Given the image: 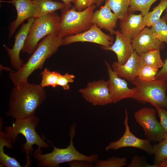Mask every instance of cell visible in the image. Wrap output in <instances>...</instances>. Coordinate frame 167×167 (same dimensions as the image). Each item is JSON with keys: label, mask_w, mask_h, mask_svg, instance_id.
<instances>
[{"label": "cell", "mask_w": 167, "mask_h": 167, "mask_svg": "<svg viewBox=\"0 0 167 167\" xmlns=\"http://www.w3.org/2000/svg\"><path fill=\"white\" fill-rule=\"evenodd\" d=\"M39 120L35 115L15 120L12 125L6 126L5 132L12 141L15 142L18 135L21 134L25 138L26 143L22 147L23 151L26 154V163L31 164L30 154L33 151L32 146L36 145L38 148H48L49 145L37 133L36 128Z\"/></svg>", "instance_id": "4"}, {"label": "cell", "mask_w": 167, "mask_h": 167, "mask_svg": "<svg viewBox=\"0 0 167 167\" xmlns=\"http://www.w3.org/2000/svg\"><path fill=\"white\" fill-rule=\"evenodd\" d=\"M167 6V0H161L159 4L153 8V11L148 13L146 26L152 27L157 22Z\"/></svg>", "instance_id": "26"}, {"label": "cell", "mask_w": 167, "mask_h": 167, "mask_svg": "<svg viewBox=\"0 0 167 167\" xmlns=\"http://www.w3.org/2000/svg\"><path fill=\"white\" fill-rule=\"evenodd\" d=\"M158 70L155 67L149 66H142L139 70L138 77L140 80L145 81L155 80Z\"/></svg>", "instance_id": "30"}, {"label": "cell", "mask_w": 167, "mask_h": 167, "mask_svg": "<svg viewBox=\"0 0 167 167\" xmlns=\"http://www.w3.org/2000/svg\"><path fill=\"white\" fill-rule=\"evenodd\" d=\"M113 34L116 35L115 40L110 47L101 48L106 50H111L116 55L118 62L121 64H125L134 51L131 41L121 33L118 30H114Z\"/></svg>", "instance_id": "17"}, {"label": "cell", "mask_w": 167, "mask_h": 167, "mask_svg": "<svg viewBox=\"0 0 167 167\" xmlns=\"http://www.w3.org/2000/svg\"><path fill=\"white\" fill-rule=\"evenodd\" d=\"M155 108L160 119V123L163 129L167 132V110L160 107Z\"/></svg>", "instance_id": "34"}, {"label": "cell", "mask_w": 167, "mask_h": 167, "mask_svg": "<svg viewBox=\"0 0 167 167\" xmlns=\"http://www.w3.org/2000/svg\"><path fill=\"white\" fill-rule=\"evenodd\" d=\"M125 127L124 133L118 140L110 142L106 147L105 150H116L124 147H132L141 149L148 154H154L153 145L147 139H140L130 131L128 124V111L125 109V117L123 121Z\"/></svg>", "instance_id": "9"}, {"label": "cell", "mask_w": 167, "mask_h": 167, "mask_svg": "<svg viewBox=\"0 0 167 167\" xmlns=\"http://www.w3.org/2000/svg\"><path fill=\"white\" fill-rule=\"evenodd\" d=\"M62 39L57 34L43 38L27 62L18 70L10 73L9 77L13 84L17 85L28 81V78L35 71L42 69L45 60L63 45Z\"/></svg>", "instance_id": "2"}, {"label": "cell", "mask_w": 167, "mask_h": 167, "mask_svg": "<svg viewBox=\"0 0 167 167\" xmlns=\"http://www.w3.org/2000/svg\"><path fill=\"white\" fill-rule=\"evenodd\" d=\"M0 2L11 3L15 7L17 13L16 19L12 21L9 27V38L11 37L18 27L26 19L34 18L36 8L31 0L0 1Z\"/></svg>", "instance_id": "15"}, {"label": "cell", "mask_w": 167, "mask_h": 167, "mask_svg": "<svg viewBox=\"0 0 167 167\" xmlns=\"http://www.w3.org/2000/svg\"><path fill=\"white\" fill-rule=\"evenodd\" d=\"M76 126V124L74 123L71 127L69 133L70 143L67 148H58L52 145L53 149L50 153L42 154L41 149L38 148L34 151L33 156L37 162L38 166L58 167L60 164L66 162L78 161L92 163L97 160V155H85L79 152L75 148L73 139Z\"/></svg>", "instance_id": "3"}, {"label": "cell", "mask_w": 167, "mask_h": 167, "mask_svg": "<svg viewBox=\"0 0 167 167\" xmlns=\"http://www.w3.org/2000/svg\"><path fill=\"white\" fill-rule=\"evenodd\" d=\"M109 75L107 81L112 103L118 102L126 98H133L137 92V88H129L125 79L119 77L112 69L109 63L105 61Z\"/></svg>", "instance_id": "12"}, {"label": "cell", "mask_w": 167, "mask_h": 167, "mask_svg": "<svg viewBox=\"0 0 167 167\" xmlns=\"http://www.w3.org/2000/svg\"><path fill=\"white\" fill-rule=\"evenodd\" d=\"M113 37L104 32L96 24H93L84 32L63 38L62 44L65 45L76 42H90L107 48L113 44Z\"/></svg>", "instance_id": "11"}, {"label": "cell", "mask_w": 167, "mask_h": 167, "mask_svg": "<svg viewBox=\"0 0 167 167\" xmlns=\"http://www.w3.org/2000/svg\"><path fill=\"white\" fill-rule=\"evenodd\" d=\"M111 67L119 77L132 82L138 77L141 68L139 55L134 51L125 64H121L114 62Z\"/></svg>", "instance_id": "18"}, {"label": "cell", "mask_w": 167, "mask_h": 167, "mask_svg": "<svg viewBox=\"0 0 167 167\" xmlns=\"http://www.w3.org/2000/svg\"><path fill=\"white\" fill-rule=\"evenodd\" d=\"M148 18V14L144 16L141 13L135 15L128 12L124 19L120 20V31L124 36L131 41L146 27Z\"/></svg>", "instance_id": "16"}, {"label": "cell", "mask_w": 167, "mask_h": 167, "mask_svg": "<svg viewBox=\"0 0 167 167\" xmlns=\"http://www.w3.org/2000/svg\"><path fill=\"white\" fill-rule=\"evenodd\" d=\"M60 17L55 12L49 13L35 19L22 50L30 54L36 49L38 42L47 36L57 34Z\"/></svg>", "instance_id": "6"}, {"label": "cell", "mask_w": 167, "mask_h": 167, "mask_svg": "<svg viewBox=\"0 0 167 167\" xmlns=\"http://www.w3.org/2000/svg\"><path fill=\"white\" fill-rule=\"evenodd\" d=\"M164 17L161 18L150 29L154 37L160 41L167 43V24Z\"/></svg>", "instance_id": "24"}, {"label": "cell", "mask_w": 167, "mask_h": 167, "mask_svg": "<svg viewBox=\"0 0 167 167\" xmlns=\"http://www.w3.org/2000/svg\"><path fill=\"white\" fill-rule=\"evenodd\" d=\"M157 165V167H167V158L161 161Z\"/></svg>", "instance_id": "37"}, {"label": "cell", "mask_w": 167, "mask_h": 167, "mask_svg": "<svg viewBox=\"0 0 167 167\" xmlns=\"http://www.w3.org/2000/svg\"><path fill=\"white\" fill-rule=\"evenodd\" d=\"M131 42L135 51L139 55L153 50L164 49L165 43L155 38L150 29L145 27L135 36Z\"/></svg>", "instance_id": "14"}, {"label": "cell", "mask_w": 167, "mask_h": 167, "mask_svg": "<svg viewBox=\"0 0 167 167\" xmlns=\"http://www.w3.org/2000/svg\"><path fill=\"white\" fill-rule=\"evenodd\" d=\"M126 161L125 158L113 156L106 160H97L95 162V166L97 167H122L126 164Z\"/></svg>", "instance_id": "29"}, {"label": "cell", "mask_w": 167, "mask_h": 167, "mask_svg": "<svg viewBox=\"0 0 167 167\" xmlns=\"http://www.w3.org/2000/svg\"><path fill=\"white\" fill-rule=\"evenodd\" d=\"M165 12L167 13V6L166 8V9L165 10Z\"/></svg>", "instance_id": "40"}, {"label": "cell", "mask_w": 167, "mask_h": 167, "mask_svg": "<svg viewBox=\"0 0 167 167\" xmlns=\"http://www.w3.org/2000/svg\"><path fill=\"white\" fill-rule=\"evenodd\" d=\"M96 6L94 4L81 11L74 6L62 10L58 36L63 39L88 30L93 25L92 19Z\"/></svg>", "instance_id": "5"}, {"label": "cell", "mask_w": 167, "mask_h": 167, "mask_svg": "<svg viewBox=\"0 0 167 167\" xmlns=\"http://www.w3.org/2000/svg\"><path fill=\"white\" fill-rule=\"evenodd\" d=\"M105 0L118 19L122 20L126 17L131 0Z\"/></svg>", "instance_id": "22"}, {"label": "cell", "mask_w": 167, "mask_h": 167, "mask_svg": "<svg viewBox=\"0 0 167 167\" xmlns=\"http://www.w3.org/2000/svg\"><path fill=\"white\" fill-rule=\"evenodd\" d=\"M164 17L167 23V14H165Z\"/></svg>", "instance_id": "39"}, {"label": "cell", "mask_w": 167, "mask_h": 167, "mask_svg": "<svg viewBox=\"0 0 167 167\" xmlns=\"http://www.w3.org/2000/svg\"><path fill=\"white\" fill-rule=\"evenodd\" d=\"M159 50H153L139 54V60L141 67L147 66L155 67L158 69L164 65Z\"/></svg>", "instance_id": "21"}, {"label": "cell", "mask_w": 167, "mask_h": 167, "mask_svg": "<svg viewBox=\"0 0 167 167\" xmlns=\"http://www.w3.org/2000/svg\"><path fill=\"white\" fill-rule=\"evenodd\" d=\"M127 166L128 167H157L156 165L149 164L147 162L145 158L138 155H135L133 157L131 163Z\"/></svg>", "instance_id": "32"}, {"label": "cell", "mask_w": 167, "mask_h": 167, "mask_svg": "<svg viewBox=\"0 0 167 167\" xmlns=\"http://www.w3.org/2000/svg\"><path fill=\"white\" fill-rule=\"evenodd\" d=\"M65 5V8H69L71 7V3L74 4L76 0H61Z\"/></svg>", "instance_id": "36"}, {"label": "cell", "mask_w": 167, "mask_h": 167, "mask_svg": "<svg viewBox=\"0 0 167 167\" xmlns=\"http://www.w3.org/2000/svg\"><path fill=\"white\" fill-rule=\"evenodd\" d=\"M153 149L154 155L153 164L157 165L167 158V135L158 143L153 145Z\"/></svg>", "instance_id": "28"}, {"label": "cell", "mask_w": 167, "mask_h": 167, "mask_svg": "<svg viewBox=\"0 0 167 167\" xmlns=\"http://www.w3.org/2000/svg\"><path fill=\"white\" fill-rule=\"evenodd\" d=\"M163 62L164 65L158 70L156 75V79L167 80V57Z\"/></svg>", "instance_id": "35"}, {"label": "cell", "mask_w": 167, "mask_h": 167, "mask_svg": "<svg viewBox=\"0 0 167 167\" xmlns=\"http://www.w3.org/2000/svg\"><path fill=\"white\" fill-rule=\"evenodd\" d=\"M103 0H98L96 4V6H100L103 2Z\"/></svg>", "instance_id": "38"}, {"label": "cell", "mask_w": 167, "mask_h": 167, "mask_svg": "<svg viewBox=\"0 0 167 167\" xmlns=\"http://www.w3.org/2000/svg\"><path fill=\"white\" fill-rule=\"evenodd\" d=\"M79 92L83 98L93 105H105L112 103L107 81L103 79L88 83Z\"/></svg>", "instance_id": "10"}, {"label": "cell", "mask_w": 167, "mask_h": 167, "mask_svg": "<svg viewBox=\"0 0 167 167\" xmlns=\"http://www.w3.org/2000/svg\"><path fill=\"white\" fill-rule=\"evenodd\" d=\"M35 19L32 17L28 19L26 23L22 25L15 37L14 44L12 49L4 45L3 46L6 50L10 59L12 66L16 71L19 69L23 65V61L19 57L30 30L31 27Z\"/></svg>", "instance_id": "13"}, {"label": "cell", "mask_w": 167, "mask_h": 167, "mask_svg": "<svg viewBox=\"0 0 167 167\" xmlns=\"http://www.w3.org/2000/svg\"><path fill=\"white\" fill-rule=\"evenodd\" d=\"M8 144L4 140L0 139V166L22 167L20 163L14 158L8 156L4 152V147H7Z\"/></svg>", "instance_id": "25"}, {"label": "cell", "mask_w": 167, "mask_h": 167, "mask_svg": "<svg viewBox=\"0 0 167 167\" xmlns=\"http://www.w3.org/2000/svg\"><path fill=\"white\" fill-rule=\"evenodd\" d=\"M158 0H131L128 11H139L143 15H147L152 5Z\"/></svg>", "instance_id": "27"}, {"label": "cell", "mask_w": 167, "mask_h": 167, "mask_svg": "<svg viewBox=\"0 0 167 167\" xmlns=\"http://www.w3.org/2000/svg\"><path fill=\"white\" fill-rule=\"evenodd\" d=\"M36 8L34 18L36 19L43 15L62 10L65 7L63 3L53 0H32Z\"/></svg>", "instance_id": "20"}, {"label": "cell", "mask_w": 167, "mask_h": 167, "mask_svg": "<svg viewBox=\"0 0 167 167\" xmlns=\"http://www.w3.org/2000/svg\"><path fill=\"white\" fill-rule=\"evenodd\" d=\"M136 121L142 127L147 139L151 142H160L167 135L156 117V111L153 108H141L134 113Z\"/></svg>", "instance_id": "8"}, {"label": "cell", "mask_w": 167, "mask_h": 167, "mask_svg": "<svg viewBox=\"0 0 167 167\" xmlns=\"http://www.w3.org/2000/svg\"><path fill=\"white\" fill-rule=\"evenodd\" d=\"M132 83L137 90L133 99L143 103H149L155 108L167 109V80L145 81L137 77Z\"/></svg>", "instance_id": "7"}, {"label": "cell", "mask_w": 167, "mask_h": 167, "mask_svg": "<svg viewBox=\"0 0 167 167\" xmlns=\"http://www.w3.org/2000/svg\"><path fill=\"white\" fill-rule=\"evenodd\" d=\"M98 0H76L74 6L78 11H83L95 4Z\"/></svg>", "instance_id": "33"}, {"label": "cell", "mask_w": 167, "mask_h": 167, "mask_svg": "<svg viewBox=\"0 0 167 167\" xmlns=\"http://www.w3.org/2000/svg\"><path fill=\"white\" fill-rule=\"evenodd\" d=\"M46 97L40 85L28 81L15 85L11 90L6 114L15 120L35 115Z\"/></svg>", "instance_id": "1"}, {"label": "cell", "mask_w": 167, "mask_h": 167, "mask_svg": "<svg viewBox=\"0 0 167 167\" xmlns=\"http://www.w3.org/2000/svg\"><path fill=\"white\" fill-rule=\"evenodd\" d=\"M40 75L41 80L40 84L42 87L51 86L55 88L57 86V82L61 74L58 71H50L45 68Z\"/></svg>", "instance_id": "23"}, {"label": "cell", "mask_w": 167, "mask_h": 167, "mask_svg": "<svg viewBox=\"0 0 167 167\" xmlns=\"http://www.w3.org/2000/svg\"><path fill=\"white\" fill-rule=\"evenodd\" d=\"M111 11L108 5L105 3L99 10L94 11L92 22L93 24H96L101 29H105L113 34L118 19Z\"/></svg>", "instance_id": "19"}, {"label": "cell", "mask_w": 167, "mask_h": 167, "mask_svg": "<svg viewBox=\"0 0 167 167\" xmlns=\"http://www.w3.org/2000/svg\"><path fill=\"white\" fill-rule=\"evenodd\" d=\"M75 77L74 75L67 73L64 75L61 74L58 80L57 86L62 87L64 90H69L70 89L69 83L73 82Z\"/></svg>", "instance_id": "31"}]
</instances>
